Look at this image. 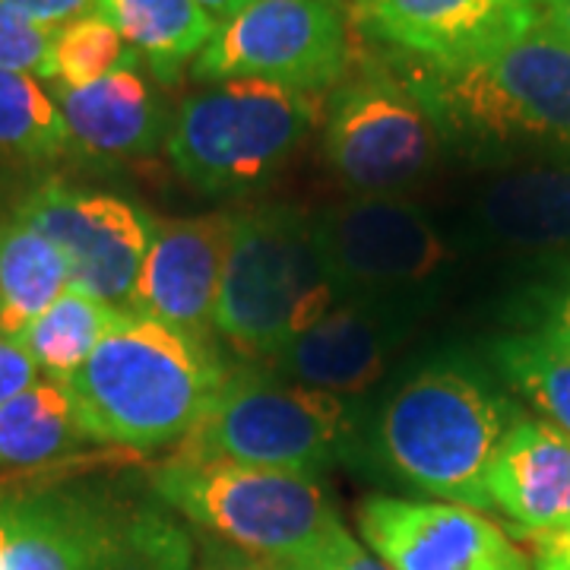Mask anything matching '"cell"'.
<instances>
[{
    "label": "cell",
    "instance_id": "52a82bcc",
    "mask_svg": "<svg viewBox=\"0 0 570 570\" xmlns=\"http://www.w3.org/2000/svg\"><path fill=\"white\" fill-rule=\"evenodd\" d=\"M317 121V96L254 80L204 82L175 108L163 153L197 194L245 197L283 171Z\"/></svg>",
    "mask_w": 570,
    "mask_h": 570
},
{
    "label": "cell",
    "instance_id": "7402d4cb",
    "mask_svg": "<svg viewBox=\"0 0 570 570\" xmlns=\"http://www.w3.org/2000/svg\"><path fill=\"white\" fill-rule=\"evenodd\" d=\"M67 288L61 250L13 209L0 216V333L20 336Z\"/></svg>",
    "mask_w": 570,
    "mask_h": 570
},
{
    "label": "cell",
    "instance_id": "83f0119b",
    "mask_svg": "<svg viewBox=\"0 0 570 570\" xmlns=\"http://www.w3.org/2000/svg\"><path fill=\"white\" fill-rule=\"evenodd\" d=\"M292 570H390L384 561H377L371 551L362 546L358 535H352L346 523H336L326 532V539L311 549L305 558L292 561Z\"/></svg>",
    "mask_w": 570,
    "mask_h": 570
},
{
    "label": "cell",
    "instance_id": "7a4b0ae2",
    "mask_svg": "<svg viewBox=\"0 0 570 570\" xmlns=\"http://www.w3.org/2000/svg\"><path fill=\"white\" fill-rule=\"evenodd\" d=\"M387 61L425 105L444 153L510 168L570 159V41L546 26L460 73L393 51Z\"/></svg>",
    "mask_w": 570,
    "mask_h": 570
},
{
    "label": "cell",
    "instance_id": "d6a6232c",
    "mask_svg": "<svg viewBox=\"0 0 570 570\" xmlns=\"http://www.w3.org/2000/svg\"><path fill=\"white\" fill-rule=\"evenodd\" d=\"M539 26L570 41V0H539Z\"/></svg>",
    "mask_w": 570,
    "mask_h": 570
},
{
    "label": "cell",
    "instance_id": "4fadbf2b",
    "mask_svg": "<svg viewBox=\"0 0 570 570\" xmlns=\"http://www.w3.org/2000/svg\"><path fill=\"white\" fill-rule=\"evenodd\" d=\"M358 539L390 570H532L517 546L482 510L434 498L367 494L355 510Z\"/></svg>",
    "mask_w": 570,
    "mask_h": 570
},
{
    "label": "cell",
    "instance_id": "d6986e66",
    "mask_svg": "<svg viewBox=\"0 0 570 570\" xmlns=\"http://www.w3.org/2000/svg\"><path fill=\"white\" fill-rule=\"evenodd\" d=\"M472 232L517 250H570V159L491 178L472 200Z\"/></svg>",
    "mask_w": 570,
    "mask_h": 570
},
{
    "label": "cell",
    "instance_id": "6da1fadb",
    "mask_svg": "<svg viewBox=\"0 0 570 570\" xmlns=\"http://www.w3.org/2000/svg\"><path fill=\"white\" fill-rule=\"evenodd\" d=\"M197 532L146 472H77L0 489V570H194Z\"/></svg>",
    "mask_w": 570,
    "mask_h": 570
},
{
    "label": "cell",
    "instance_id": "9c48e42d",
    "mask_svg": "<svg viewBox=\"0 0 570 570\" xmlns=\"http://www.w3.org/2000/svg\"><path fill=\"white\" fill-rule=\"evenodd\" d=\"M441 153L438 127L387 55L362 58L326 92L324 159L352 197H403Z\"/></svg>",
    "mask_w": 570,
    "mask_h": 570
},
{
    "label": "cell",
    "instance_id": "4dcf8cb0",
    "mask_svg": "<svg viewBox=\"0 0 570 570\" xmlns=\"http://www.w3.org/2000/svg\"><path fill=\"white\" fill-rule=\"evenodd\" d=\"M26 20L39 22L45 29H61L67 22L96 13V0H7Z\"/></svg>",
    "mask_w": 570,
    "mask_h": 570
},
{
    "label": "cell",
    "instance_id": "f546056e",
    "mask_svg": "<svg viewBox=\"0 0 570 570\" xmlns=\"http://www.w3.org/2000/svg\"><path fill=\"white\" fill-rule=\"evenodd\" d=\"M194 570H292L283 561H269L261 554H247L228 542L197 532V564Z\"/></svg>",
    "mask_w": 570,
    "mask_h": 570
},
{
    "label": "cell",
    "instance_id": "603a6c76",
    "mask_svg": "<svg viewBox=\"0 0 570 570\" xmlns=\"http://www.w3.org/2000/svg\"><path fill=\"white\" fill-rule=\"evenodd\" d=\"M118 317H121L118 307L105 305L70 285L32 324H26L17 340L39 365L41 377L70 381Z\"/></svg>",
    "mask_w": 570,
    "mask_h": 570
},
{
    "label": "cell",
    "instance_id": "ba28073f",
    "mask_svg": "<svg viewBox=\"0 0 570 570\" xmlns=\"http://www.w3.org/2000/svg\"><path fill=\"white\" fill-rule=\"evenodd\" d=\"M146 475L194 532L283 564L305 558L343 523L317 475L190 456H171Z\"/></svg>",
    "mask_w": 570,
    "mask_h": 570
},
{
    "label": "cell",
    "instance_id": "1f68e13d",
    "mask_svg": "<svg viewBox=\"0 0 570 570\" xmlns=\"http://www.w3.org/2000/svg\"><path fill=\"white\" fill-rule=\"evenodd\" d=\"M539 333L549 336L551 343L570 352V276L551 292V298L542 307V324Z\"/></svg>",
    "mask_w": 570,
    "mask_h": 570
},
{
    "label": "cell",
    "instance_id": "8d00e7d4",
    "mask_svg": "<svg viewBox=\"0 0 570 570\" xmlns=\"http://www.w3.org/2000/svg\"><path fill=\"white\" fill-rule=\"evenodd\" d=\"M340 3L346 7L348 17L358 22V20H362V17H365L367 10H371V3H374V0H340Z\"/></svg>",
    "mask_w": 570,
    "mask_h": 570
},
{
    "label": "cell",
    "instance_id": "d590c367",
    "mask_svg": "<svg viewBox=\"0 0 570 570\" xmlns=\"http://www.w3.org/2000/svg\"><path fill=\"white\" fill-rule=\"evenodd\" d=\"M532 561H535L532 570H570V558H561V554H535Z\"/></svg>",
    "mask_w": 570,
    "mask_h": 570
},
{
    "label": "cell",
    "instance_id": "44dd1931",
    "mask_svg": "<svg viewBox=\"0 0 570 570\" xmlns=\"http://www.w3.org/2000/svg\"><path fill=\"white\" fill-rule=\"evenodd\" d=\"M89 441L67 381L41 377L0 406V469H36L73 456Z\"/></svg>",
    "mask_w": 570,
    "mask_h": 570
},
{
    "label": "cell",
    "instance_id": "30bf717a",
    "mask_svg": "<svg viewBox=\"0 0 570 570\" xmlns=\"http://www.w3.org/2000/svg\"><path fill=\"white\" fill-rule=\"evenodd\" d=\"M352 17L340 0H257L219 22L190 77L254 80L324 96L352 70Z\"/></svg>",
    "mask_w": 570,
    "mask_h": 570
},
{
    "label": "cell",
    "instance_id": "ffe728a7",
    "mask_svg": "<svg viewBox=\"0 0 570 570\" xmlns=\"http://www.w3.org/2000/svg\"><path fill=\"white\" fill-rule=\"evenodd\" d=\"M96 13L121 32L163 89L181 80L219 29L194 0H96Z\"/></svg>",
    "mask_w": 570,
    "mask_h": 570
},
{
    "label": "cell",
    "instance_id": "e0dca14e",
    "mask_svg": "<svg viewBox=\"0 0 570 570\" xmlns=\"http://www.w3.org/2000/svg\"><path fill=\"white\" fill-rule=\"evenodd\" d=\"M48 92L77 153L92 159H146L165 149L171 111L163 86L140 58L92 86H48Z\"/></svg>",
    "mask_w": 570,
    "mask_h": 570
},
{
    "label": "cell",
    "instance_id": "cb8c5ba5",
    "mask_svg": "<svg viewBox=\"0 0 570 570\" xmlns=\"http://www.w3.org/2000/svg\"><path fill=\"white\" fill-rule=\"evenodd\" d=\"M491 365L539 419L570 434V352L539 330L513 333L491 346Z\"/></svg>",
    "mask_w": 570,
    "mask_h": 570
},
{
    "label": "cell",
    "instance_id": "8fae6325",
    "mask_svg": "<svg viewBox=\"0 0 570 570\" xmlns=\"http://www.w3.org/2000/svg\"><path fill=\"white\" fill-rule=\"evenodd\" d=\"M340 298H434L450 254L422 206L406 197H352L314 213Z\"/></svg>",
    "mask_w": 570,
    "mask_h": 570
},
{
    "label": "cell",
    "instance_id": "e575fe53",
    "mask_svg": "<svg viewBox=\"0 0 570 570\" xmlns=\"http://www.w3.org/2000/svg\"><path fill=\"white\" fill-rule=\"evenodd\" d=\"M194 3H200L206 13H213L216 20L223 22L228 17H235L238 10H245L250 3H257V0H194Z\"/></svg>",
    "mask_w": 570,
    "mask_h": 570
},
{
    "label": "cell",
    "instance_id": "5bb4252c",
    "mask_svg": "<svg viewBox=\"0 0 570 570\" xmlns=\"http://www.w3.org/2000/svg\"><path fill=\"white\" fill-rule=\"evenodd\" d=\"M434 298H340L264 367L305 387L358 396L384 377Z\"/></svg>",
    "mask_w": 570,
    "mask_h": 570
},
{
    "label": "cell",
    "instance_id": "8992f818",
    "mask_svg": "<svg viewBox=\"0 0 570 570\" xmlns=\"http://www.w3.org/2000/svg\"><path fill=\"white\" fill-rule=\"evenodd\" d=\"M355 396L285 381L264 365H235L175 456L228 460L324 479L365 444Z\"/></svg>",
    "mask_w": 570,
    "mask_h": 570
},
{
    "label": "cell",
    "instance_id": "4316f807",
    "mask_svg": "<svg viewBox=\"0 0 570 570\" xmlns=\"http://www.w3.org/2000/svg\"><path fill=\"white\" fill-rule=\"evenodd\" d=\"M51 36L39 22L26 20L7 0H0V67L29 73L48 82V58H51Z\"/></svg>",
    "mask_w": 570,
    "mask_h": 570
},
{
    "label": "cell",
    "instance_id": "484cf974",
    "mask_svg": "<svg viewBox=\"0 0 570 570\" xmlns=\"http://www.w3.org/2000/svg\"><path fill=\"white\" fill-rule=\"evenodd\" d=\"M137 58L140 55L124 41L111 22L102 20L99 13H86L80 20L55 29L45 86H67V89L92 86Z\"/></svg>",
    "mask_w": 570,
    "mask_h": 570
},
{
    "label": "cell",
    "instance_id": "277c9868",
    "mask_svg": "<svg viewBox=\"0 0 570 570\" xmlns=\"http://www.w3.org/2000/svg\"><path fill=\"white\" fill-rule=\"evenodd\" d=\"M228 371L216 343L121 311L67 387L92 444L146 453L178 448Z\"/></svg>",
    "mask_w": 570,
    "mask_h": 570
},
{
    "label": "cell",
    "instance_id": "7c38bea8",
    "mask_svg": "<svg viewBox=\"0 0 570 570\" xmlns=\"http://www.w3.org/2000/svg\"><path fill=\"white\" fill-rule=\"evenodd\" d=\"M13 213L61 250L73 288L127 311L156 216L118 194L63 181L32 187Z\"/></svg>",
    "mask_w": 570,
    "mask_h": 570
},
{
    "label": "cell",
    "instance_id": "5b68a950",
    "mask_svg": "<svg viewBox=\"0 0 570 570\" xmlns=\"http://www.w3.org/2000/svg\"><path fill=\"white\" fill-rule=\"evenodd\" d=\"M340 302L314 216L288 204L232 213L216 336L264 365Z\"/></svg>",
    "mask_w": 570,
    "mask_h": 570
},
{
    "label": "cell",
    "instance_id": "d4e9b609",
    "mask_svg": "<svg viewBox=\"0 0 570 570\" xmlns=\"http://www.w3.org/2000/svg\"><path fill=\"white\" fill-rule=\"evenodd\" d=\"M67 153L73 142L48 86L0 67V156L51 163Z\"/></svg>",
    "mask_w": 570,
    "mask_h": 570
},
{
    "label": "cell",
    "instance_id": "3957f363",
    "mask_svg": "<svg viewBox=\"0 0 570 570\" xmlns=\"http://www.w3.org/2000/svg\"><path fill=\"white\" fill-rule=\"evenodd\" d=\"M523 412L460 358L428 362L384 396L365 431L374 463L425 498L491 510L489 469Z\"/></svg>",
    "mask_w": 570,
    "mask_h": 570
},
{
    "label": "cell",
    "instance_id": "f1b7e54d",
    "mask_svg": "<svg viewBox=\"0 0 570 570\" xmlns=\"http://www.w3.org/2000/svg\"><path fill=\"white\" fill-rule=\"evenodd\" d=\"M36 381H41V371L32 362V355L17 336L0 333V406L17 400L22 390H29Z\"/></svg>",
    "mask_w": 570,
    "mask_h": 570
},
{
    "label": "cell",
    "instance_id": "836d02e7",
    "mask_svg": "<svg viewBox=\"0 0 570 570\" xmlns=\"http://www.w3.org/2000/svg\"><path fill=\"white\" fill-rule=\"evenodd\" d=\"M530 542L535 554H561V558H570V520L564 527H558V530L530 535Z\"/></svg>",
    "mask_w": 570,
    "mask_h": 570
},
{
    "label": "cell",
    "instance_id": "ac0fdd59",
    "mask_svg": "<svg viewBox=\"0 0 570 570\" xmlns=\"http://www.w3.org/2000/svg\"><path fill=\"white\" fill-rule=\"evenodd\" d=\"M491 510L527 539L570 520V434L539 415H520L489 469Z\"/></svg>",
    "mask_w": 570,
    "mask_h": 570
},
{
    "label": "cell",
    "instance_id": "9a60e30c",
    "mask_svg": "<svg viewBox=\"0 0 570 570\" xmlns=\"http://www.w3.org/2000/svg\"><path fill=\"white\" fill-rule=\"evenodd\" d=\"M539 26V0H374L358 20L393 55L460 73Z\"/></svg>",
    "mask_w": 570,
    "mask_h": 570
},
{
    "label": "cell",
    "instance_id": "2e32d148",
    "mask_svg": "<svg viewBox=\"0 0 570 570\" xmlns=\"http://www.w3.org/2000/svg\"><path fill=\"white\" fill-rule=\"evenodd\" d=\"M228 242L232 213L156 219L127 311L216 343V305Z\"/></svg>",
    "mask_w": 570,
    "mask_h": 570
}]
</instances>
